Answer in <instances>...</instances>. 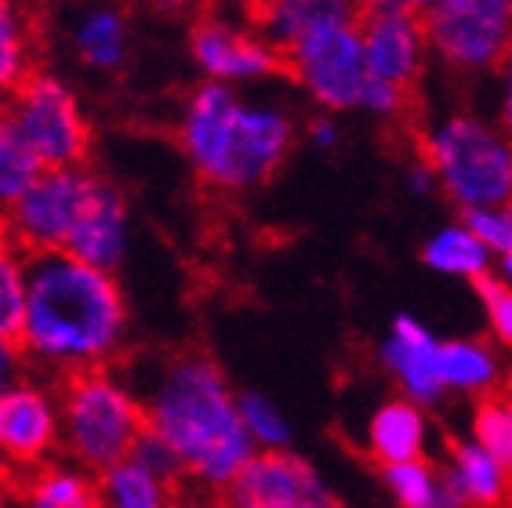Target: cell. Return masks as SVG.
<instances>
[{
  "mask_svg": "<svg viewBox=\"0 0 512 508\" xmlns=\"http://www.w3.org/2000/svg\"><path fill=\"white\" fill-rule=\"evenodd\" d=\"M11 135L40 167H77L91 157V124L59 73L33 69L4 98Z\"/></svg>",
  "mask_w": 512,
  "mask_h": 508,
  "instance_id": "cell-6",
  "label": "cell"
},
{
  "mask_svg": "<svg viewBox=\"0 0 512 508\" xmlns=\"http://www.w3.org/2000/svg\"><path fill=\"white\" fill-rule=\"evenodd\" d=\"M37 69V22L30 0H0V102Z\"/></svg>",
  "mask_w": 512,
  "mask_h": 508,
  "instance_id": "cell-24",
  "label": "cell"
},
{
  "mask_svg": "<svg viewBox=\"0 0 512 508\" xmlns=\"http://www.w3.org/2000/svg\"><path fill=\"white\" fill-rule=\"evenodd\" d=\"M226 501L237 508H335V490L291 447L255 450L229 483Z\"/></svg>",
  "mask_w": 512,
  "mask_h": 508,
  "instance_id": "cell-11",
  "label": "cell"
},
{
  "mask_svg": "<svg viewBox=\"0 0 512 508\" xmlns=\"http://www.w3.org/2000/svg\"><path fill=\"white\" fill-rule=\"evenodd\" d=\"M128 338V302L117 273L51 247L26 258L19 342L30 363L55 374L106 367Z\"/></svg>",
  "mask_w": 512,
  "mask_h": 508,
  "instance_id": "cell-1",
  "label": "cell"
},
{
  "mask_svg": "<svg viewBox=\"0 0 512 508\" xmlns=\"http://www.w3.org/2000/svg\"><path fill=\"white\" fill-rule=\"evenodd\" d=\"M436 374L444 381L447 396H487L502 385V360L487 342L476 338H454V342L436 345Z\"/></svg>",
  "mask_w": 512,
  "mask_h": 508,
  "instance_id": "cell-20",
  "label": "cell"
},
{
  "mask_svg": "<svg viewBox=\"0 0 512 508\" xmlns=\"http://www.w3.org/2000/svg\"><path fill=\"white\" fill-rule=\"evenodd\" d=\"M178 149L193 175L218 193H251L295 153L298 124L284 106L247 102L233 84L204 80L178 113Z\"/></svg>",
  "mask_w": 512,
  "mask_h": 508,
  "instance_id": "cell-3",
  "label": "cell"
},
{
  "mask_svg": "<svg viewBox=\"0 0 512 508\" xmlns=\"http://www.w3.org/2000/svg\"><path fill=\"white\" fill-rule=\"evenodd\" d=\"M22 498L33 508H95L99 505V476L77 461H44L22 487Z\"/></svg>",
  "mask_w": 512,
  "mask_h": 508,
  "instance_id": "cell-23",
  "label": "cell"
},
{
  "mask_svg": "<svg viewBox=\"0 0 512 508\" xmlns=\"http://www.w3.org/2000/svg\"><path fill=\"white\" fill-rule=\"evenodd\" d=\"M418 157L429 160L440 193L462 215L512 200V135L498 120L447 113L418 131Z\"/></svg>",
  "mask_w": 512,
  "mask_h": 508,
  "instance_id": "cell-5",
  "label": "cell"
},
{
  "mask_svg": "<svg viewBox=\"0 0 512 508\" xmlns=\"http://www.w3.org/2000/svg\"><path fill=\"white\" fill-rule=\"evenodd\" d=\"M498 124L512 135V51L498 66Z\"/></svg>",
  "mask_w": 512,
  "mask_h": 508,
  "instance_id": "cell-34",
  "label": "cell"
},
{
  "mask_svg": "<svg viewBox=\"0 0 512 508\" xmlns=\"http://www.w3.org/2000/svg\"><path fill=\"white\" fill-rule=\"evenodd\" d=\"M494 273L502 276L505 284L512 287V251H505V254H498V269H494Z\"/></svg>",
  "mask_w": 512,
  "mask_h": 508,
  "instance_id": "cell-37",
  "label": "cell"
},
{
  "mask_svg": "<svg viewBox=\"0 0 512 508\" xmlns=\"http://www.w3.org/2000/svg\"><path fill=\"white\" fill-rule=\"evenodd\" d=\"M429 55L462 77L498 73L512 51V0H440L422 15Z\"/></svg>",
  "mask_w": 512,
  "mask_h": 508,
  "instance_id": "cell-7",
  "label": "cell"
},
{
  "mask_svg": "<svg viewBox=\"0 0 512 508\" xmlns=\"http://www.w3.org/2000/svg\"><path fill=\"white\" fill-rule=\"evenodd\" d=\"M473 440H480L512 472V378L476 400Z\"/></svg>",
  "mask_w": 512,
  "mask_h": 508,
  "instance_id": "cell-26",
  "label": "cell"
},
{
  "mask_svg": "<svg viewBox=\"0 0 512 508\" xmlns=\"http://www.w3.org/2000/svg\"><path fill=\"white\" fill-rule=\"evenodd\" d=\"M26 363H30V356H26L19 338L15 334H0V392L26 378Z\"/></svg>",
  "mask_w": 512,
  "mask_h": 508,
  "instance_id": "cell-31",
  "label": "cell"
},
{
  "mask_svg": "<svg viewBox=\"0 0 512 508\" xmlns=\"http://www.w3.org/2000/svg\"><path fill=\"white\" fill-rule=\"evenodd\" d=\"M88 164L77 167H40L26 193L0 211V229L11 244H19L26 254L51 251L66 244L69 229L77 222V211L84 204L91 186Z\"/></svg>",
  "mask_w": 512,
  "mask_h": 508,
  "instance_id": "cell-9",
  "label": "cell"
},
{
  "mask_svg": "<svg viewBox=\"0 0 512 508\" xmlns=\"http://www.w3.org/2000/svg\"><path fill=\"white\" fill-rule=\"evenodd\" d=\"M138 400L146 407V429L182 465V483L207 498H226L258 447L240 421V392L229 389L222 367L207 352H178L160 363Z\"/></svg>",
  "mask_w": 512,
  "mask_h": 508,
  "instance_id": "cell-2",
  "label": "cell"
},
{
  "mask_svg": "<svg viewBox=\"0 0 512 508\" xmlns=\"http://www.w3.org/2000/svg\"><path fill=\"white\" fill-rule=\"evenodd\" d=\"M436 345H440V338L411 313L393 316L385 338L378 342L382 367L393 374L400 392L422 407H440L447 400L444 381L436 374Z\"/></svg>",
  "mask_w": 512,
  "mask_h": 508,
  "instance_id": "cell-15",
  "label": "cell"
},
{
  "mask_svg": "<svg viewBox=\"0 0 512 508\" xmlns=\"http://www.w3.org/2000/svg\"><path fill=\"white\" fill-rule=\"evenodd\" d=\"M465 222L480 236L487 251L498 258V254L512 251V200L509 204H491V207H476V211H465Z\"/></svg>",
  "mask_w": 512,
  "mask_h": 508,
  "instance_id": "cell-30",
  "label": "cell"
},
{
  "mask_svg": "<svg viewBox=\"0 0 512 508\" xmlns=\"http://www.w3.org/2000/svg\"><path fill=\"white\" fill-rule=\"evenodd\" d=\"M476 294H480L491 338L502 345L505 352H512V287L505 284L498 273H487L476 280Z\"/></svg>",
  "mask_w": 512,
  "mask_h": 508,
  "instance_id": "cell-29",
  "label": "cell"
},
{
  "mask_svg": "<svg viewBox=\"0 0 512 508\" xmlns=\"http://www.w3.org/2000/svg\"><path fill=\"white\" fill-rule=\"evenodd\" d=\"M189 59L204 80L218 84H262V80L284 77V51L273 48L251 22L229 19L218 11H200L189 26Z\"/></svg>",
  "mask_w": 512,
  "mask_h": 508,
  "instance_id": "cell-10",
  "label": "cell"
},
{
  "mask_svg": "<svg viewBox=\"0 0 512 508\" xmlns=\"http://www.w3.org/2000/svg\"><path fill=\"white\" fill-rule=\"evenodd\" d=\"M404 186H407V193L418 196V200H425V196L440 193V182H436V171H433V167H429V160L418 157V153H414V160H411V164H407V171H404Z\"/></svg>",
  "mask_w": 512,
  "mask_h": 508,
  "instance_id": "cell-33",
  "label": "cell"
},
{
  "mask_svg": "<svg viewBox=\"0 0 512 508\" xmlns=\"http://www.w3.org/2000/svg\"><path fill=\"white\" fill-rule=\"evenodd\" d=\"M15 149H19V142H15V135H11L8 113H4V102H0V171L8 167L11 157H15Z\"/></svg>",
  "mask_w": 512,
  "mask_h": 508,
  "instance_id": "cell-35",
  "label": "cell"
},
{
  "mask_svg": "<svg viewBox=\"0 0 512 508\" xmlns=\"http://www.w3.org/2000/svg\"><path fill=\"white\" fill-rule=\"evenodd\" d=\"M0 469H4V461H0Z\"/></svg>",
  "mask_w": 512,
  "mask_h": 508,
  "instance_id": "cell-39",
  "label": "cell"
},
{
  "mask_svg": "<svg viewBox=\"0 0 512 508\" xmlns=\"http://www.w3.org/2000/svg\"><path fill=\"white\" fill-rule=\"evenodd\" d=\"M59 454V396L22 378L0 392V461L4 469L33 472Z\"/></svg>",
  "mask_w": 512,
  "mask_h": 508,
  "instance_id": "cell-13",
  "label": "cell"
},
{
  "mask_svg": "<svg viewBox=\"0 0 512 508\" xmlns=\"http://www.w3.org/2000/svg\"><path fill=\"white\" fill-rule=\"evenodd\" d=\"M178 487L175 479L157 472L153 465L128 454V458L113 461L109 469L99 472V505L109 508H164L175 501Z\"/></svg>",
  "mask_w": 512,
  "mask_h": 508,
  "instance_id": "cell-19",
  "label": "cell"
},
{
  "mask_svg": "<svg viewBox=\"0 0 512 508\" xmlns=\"http://www.w3.org/2000/svg\"><path fill=\"white\" fill-rule=\"evenodd\" d=\"M153 4L168 15H182V11H204L211 0H153Z\"/></svg>",
  "mask_w": 512,
  "mask_h": 508,
  "instance_id": "cell-36",
  "label": "cell"
},
{
  "mask_svg": "<svg viewBox=\"0 0 512 508\" xmlns=\"http://www.w3.org/2000/svg\"><path fill=\"white\" fill-rule=\"evenodd\" d=\"M396 4H404V8L418 11V15H425V11L433 8V4H440V0H396Z\"/></svg>",
  "mask_w": 512,
  "mask_h": 508,
  "instance_id": "cell-38",
  "label": "cell"
},
{
  "mask_svg": "<svg viewBox=\"0 0 512 508\" xmlns=\"http://www.w3.org/2000/svg\"><path fill=\"white\" fill-rule=\"evenodd\" d=\"M429 447V418L425 407L414 403L411 396H396V400L382 403L371 421H367V454L378 465H393V461L407 458H425Z\"/></svg>",
  "mask_w": 512,
  "mask_h": 508,
  "instance_id": "cell-18",
  "label": "cell"
},
{
  "mask_svg": "<svg viewBox=\"0 0 512 508\" xmlns=\"http://www.w3.org/2000/svg\"><path fill=\"white\" fill-rule=\"evenodd\" d=\"M26 258L19 244H11L0 229V334L22 331V313H26Z\"/></svg>",
  "mask_w": 512,
  "mask_h": 508,
  "instance_id": "cell-27",
  "label": "cell"
},
{
  "mask_svg": "<svg viewBox=\"0 0 512 508\" xmlns=\"http://www.w3.org/2000/svg\"><path fill=\"white\" fill-rule=\"evenodd\" d=\"M287 73L298 80V88L313 98L327 113H353L364 109L367 88H371V66H367L364 33L360 22L331 26L324 33H313L298 48L284 55Z\"/></svg>",
  "mask_w": 512,
  "mask_h": 508,
  "instance_id": "cell-8",
  "label": "cell"
},
{
  "mask_svg": "<svg viewBox=\"0 0 512 508\" xmlns=\"http://www.w3.org/2000/svg\"><path fill=\"white\" fill-rule=\"evenodd\" d=\"M382 487L389 498L404 508H440V465L425 458L393 461V465H378Z\"/></svg>",
  "mask_w": 512,
  "mask_h": 508,
  "instance_id": "cell-25",
  "label": "cell"
},
{
  "mask_svg": "<svg viewBox=\"0 0 512 508\" xmlns=\"http://www.w3.org/2000/svg\"><path fill=\"white\" fill-rule=\"evenodd\" d=\"M364 0H247L244 19L287 55L313 33L360 22Z\"/></svg>",
  "mask_w": 512,
  "mask_h": 508,
  "instance_id": "cell-16",
  "label": "cell"
},
{
  "mask_svg": "<svg viewBox=\"0 0 512 508\" xmlns=\"http://www.w3.org/2000/svg\"><path fill=\"white\" fill-rule=\"evenodd\" d=\"M128 19L124 11L113 4H95L77 19L73 26V48H77L80 62L99 73H113L128 59Z\"/></svg>",
  "mask_w": 512,
  "mask_h": 508,
  "instance_id": "cell-21",
  "label": "cell"
},
{
  "mask_svg": "<svg viewBox=\"0 0 512 508\" xmlns=\"http://www.w3.org/2000/svg\"><path fill=\"white\" fill-rule=\"evenodd\" d=\"M360 33H364L371 73L414 95L425 62H429V37H425L422 15L396 0H364Z\"/></svg>",
  "mask_w": 512,
  "mask_h": 508,
  "instance_id": "cell-12",
  "label": "cell"
},
{
  "mask_svg": "<svg viewBox=\"0 0 512 508\" xmlns=\"http://www.w3.org/2000/svg\"><path fill=\"white\" fill-rule=\"evenodd\" d=\"M240 421H244L247 436H251V443L258 450L291 447V440H295V429H291L287 414L273 400L258 396V392H240Z\"/></svg>",
  "mask_w": 512,
  "mask_h": 508,
  "instance_id": "cell-28",
  "label": "cell"
},
{
  "mask_svg": "<svg viewBox=\"0 0 512 508\" xmlns=\"http://www.w3.org/2000/svg\"><path fill=\"white\" fill-rule=\"evenodd\" d=\"M59 454L99 476L128 458L146 432V407L109 367L59 374Z\"/></svg>",
  "mask_w": 512,
  "mask_h": 508,
  "instance_id": "cell-4",
  "label": "cell"
},
{
  "mask_svg": "<svg viewBox=\"0 0 512 508\" xmlns=\"http://www.w3.org/2000/svg\"><path fill=\"white\" fill-rule=\"evenodd\" d=\"M447 487L462 498V505H505L512 501V472L480 440H454L447 461L440 465Z\"/></svg>",
  "mask_w": 512,
  "mask_h": 508,
  "instance_id": "cell-17",
  "label": "cell"
},
{
  "mask_svg": "<svg viewBox=\"0 0 512 508\" xmlns=\"http://www.w3.org/2000/svg\"><path fill=\"white\" fill-rule=\"evenodd\" d=\"M306 142L309 146H316L320 153H331V149H338V142H342V124H338V113H320V117H313L306 124Z\"/></svg>",
  "mask_w": 512,
  "mask_h": 508,
  "instance_id": "cell-32",
  "label": "cell"
},
{
  "mask_svg": "<svg viewBox=\"0 0 512 508\" xmlns=\"http://www.w3.org/2000/svg\"><path fill=\"white\" fill-rule=\"evenodd\" d=\"M491 258L494 254L487 251V244L469 229L465 218L454 225H444V229H436L422 244L425 269H433V273H440V276H451V280H469V284H476L480 276L491 273Z\"/></svg>",
  "mask_w": 512,
  "mask_h": 508,
  "instance_id": "cell-22",
  "label": "cell"
},
{
  "mask_svg": "<svg viewBox=\"0 0 512 508\" xmlns=\"http://www.w3.org/2000/svg\"><path fill=\"white\" fill-rule=\"evenodd\" d=\"M69 254L84 258L88 265H99L106 273H117L131 247V215L128 200L109 178L91 175V186L84 204L77 211V222L66 236Z\"/></svg>",
  "mask_w": 512,
  "mask_h": 508,
  "instance_id": "cell-14",
  "label": "cell"
}]
</instances>
